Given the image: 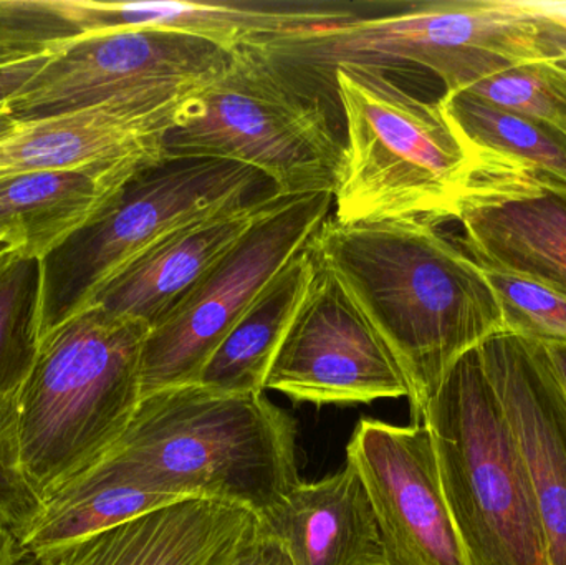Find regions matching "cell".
I'll use <instances>...</instances> for the list:
<instances>
[{"label":"cell","instance_id":"3957f363","mask_svg":"<svg viewBox=\"0 0 566 565\" xmlns=\"http://www.w3.org/2000/svg\"><path fill=\"white\" fill-rule=\"evenodd\" d=\"M149 327L105 311L80 312L42 335L15 394L20 464L42 503L118 447L142 404Z\"/></svg>","mask_w":566,"mask_h":565},{"label":"cell","instance_id":"8fae6325","mask_svg":"<svg viewBox=\"0 0 566 565\" xmlns=\"http://www.w3.org/2000/svg\"><path fill=\"white\" fill-rule=\"evenodd\" d=\"M265 390L313 405L409 398L398 362L338 279L318 262L308 294L275 355Z\"/></svg>","mask_w":566,"mask_h":565},{"label":"cell","instance_id":"1f68e13d","mask_svg":"<svg viewBox=\"0 0 566 565\" xmlns=\"http://www.w3.org/2000/svg\"><path fill=\"white\" fill-rule=\"evenodd\" d=\"M542 345V344H541ZM547 355L552 370L557 375L562 388L566 394V345H542Z\"/></svg>","mask_w":566,"mask_h":565},{"label":"cell","instance_id":"484cf974","mask_svg":"<svg viewBox=\"0 0 566 565\" xmlns=\"http://www.w3.org/2000/svg\"><path fill=\"white\" fill-rule=\"evenodd\" d=\"M461 92L558 129L566 125V93L555 82L551 63L505 70Z\"/></svg>","mask_w":566,"mask_h":565},{"label":"cell","instance_id":"6da1fadb","mask_svg":"<svg viewBox=\"0 0 566 565\" xmlns=\"http://www.w3.org/2000/svg\"><path fill=\"white\" fill-rule=\"evenodd\" d=\"M306 245L398 362L416 423L458 362L507 334L481 265L439 222L328 216Z\"/></svg>","mask_w":566,"mask_h":565},{"label":"cell","instance_id":"ac0fdd59","mask_svg":"<svg viewBox=\"0 0 566 565\" xmlns=\"http://www.w3.org/2000/svg\"><path fill=\"white\" fill-rule=\"evenodd\" d=\"M285 199L269 191L189 222L126 265L93 305L143 322L151 331Z\"/></svg>","mask_w":566,"mask_h":565},{"label":"cell","instance_id":"603a6c76","mask_svg":"<svg viewBox=\"0 0 566 565\" xmlns=\"http://www.w3.org/2000/svg\"><path fill=\"white\" fill-rule=\"evenodd\" d=\"M472 156H499L532 166L566 185V135L548 123L505 112L465 92L438 100Z\"/></svg>","mask_w":566,"mask_h":565},{"label":"cell","instance_id":"5bb4252c","mask_svg":"<svg viewBox=\"0 0 566 565\" xmlns=\"http://www.w3.org/2000/svg\"><path fill=\"white\" fill-rule=\"evenodd\" d=\"M66 20L85 33L158 29L188 33L232 52L245 43L319 32L398 9L401 0H55Z\"/></svg>","mask_w":566,"mask_h":565},{"label":"cell","instance_id":"836d02e7","mask_svg":"<svg viewBox=\"0 0 566 565\" xmlns=\"http://www.w3.org/2000/svg\"><path fill=\"white\" fill-rule=\"evenodd\" d=\"M29 56H35V53H30L22 49H13V46L2 45V43H0V66L29 59Z\"/></svg>","mask_w":566,"mask_h":565},{"label":"cell","instance_id":"44dd1931","mask_svg":"<svg viewBox=\"0 0 566 565\" xmlns=\"http://www.w3.org/2000/svg\"><path fill=\"white\" fill-rule=\"evenodd\" d=\"M316 271L308 245L296 252L235 322L199 375L221 394H264L265 380Z\"/></svg>","mask_w":566,"mask_h":565},{"label":"cell","instance_id":"5b68a950","mask_svg":"<svg viewBox=\"0 0 566 565\" xmlns=\"http://www.w3.org/2000/svg\"><path fill=\"white\" fill-rule=\"evenodd\" d=\"M258 43L328 92L343 63H411L454 93L505 70L566 60V27L534 2L502 0H402L381 15Z\"/></svg>","mask_w":566,"mask_h":565},{"label":"cell","instance_id":"8d00e7d4","mask_svg":"<svg viewBox=\"0 0 566 565\" xmlns=\"http://www.w3.org/2000/svg\"><path fill=\"white\" fill-rule=\"evenodd\" d=\"M560 132H564L566 135V125L564 126V128H560Z\"/></svg>","mask_w":566,"mask_h":565},{"label":"cell","instance_id":"e0dca14e","mask_svg":"<svg viewBox=\"0 0 566 565\" xmlns=\"http://www.w3.org/2000/svg\"><path fill=\"white\" fill-rule=\"evenodd\" d=\"M186 100H113L19 122L0 139V176L163 158V136Z\"/></svg>","mask_w":566,"mask_h":565},{"label":"cell","instance_id":"30bf717a","mask_svg":"<svg viewBox=\"0 0 566 565\" xmlns=\"http://www.w3.org/2000/svg\"><path fill=\"white\" fill-rule=\"evenodd\" d=\"M231 55L218 43L172 30L85 33L56 49L9 108L17 122H30L113 100L189 98Z\"/></svg>","mask_w":566,"mask_h":565},{"label":"cell","instance_id":"277c9868","mask_svg":"<svg viewBox=\"0 0 566 565\" xmlns=\"http://www.w3.org/2000/svg\"><path fill=\"white\" fill-rule=\"evenodd\" d=\"M338 96L319 88L259 43L232 50L163 136V158H201L249 166L275 195L335 196L345 171Z\"/></svg>","mask_w":566,"mask_h":565},{"label":"cell","instance_id":"8992f818","mask_svg":"<svg viewBox=\"0 0 566 565\" xmlns=\"http://www.w3.org/2000/svg\"><path fill=\"white\" fill-rule=\"evenodd\" d=\"M333 79L345 135L333 218L455 221L475 159L439 102L412 95L378 66L343 63Z\"/></svg>","mask_w":566,"mask_h":565},{"label":"cell","instance_id":"4316f807","mask_svg":"<svg viewBox=\"0 0 566 565\" xmlns=\"http://www.w3.org/2000/svg\"><path fill=\"white\" fill-rule=\"evenodd\" d=\"M82 35L55 0H0V43L42 55Z\"/></svg>","mask_w":566,"mask_h":565},{"label":"cell","instance_id":"ffe728a7","mask_svg":"<svg viewBox=\"0 0 566 565\" xmlns=\"http://www.w3.org/2000/svg\"><path fill=\"white\" fill-rule=\"evenodd\" d=\"M259 520L295 565H388L375 510L352 464L316 483H300Z\"/></svg>","mask_w":566,"mask_h":565},{"label":"cell","instance_id":"7402d4cb","mask_svg":"<svg viewBox=\"0 0 566 565\" xmlns=\"http://www.w3.org/2000/svg\"><path fill=\"white\" fill-rule=\"evenodd\" d=\"M178 501L182 500L136 481L82 477L45 501L35 521L15 540L22 553H30L112 530Z\"/></svg>","mask_w":566,"mask_h":565},{"label":"cell","instance_id":"9a60e30c","mask_svg":"<svg viewBox=\"0 0 566 565\" xmlns=\"http://www.w3.org/2000/svg\"><path fill=\"white\" fill-rule=\"evenodd\" d=\"M541 511L552 565H566V394L544 347L514 334L478 348Z\"/></svg>","mask_w":566,"mask_h":565},{"label":"cell","instance_id":"d6a6232c","mask_svg":"<svg viewBox=\"0 0 566 565\" xmlns=\"http://www.w3.org/2000/svg\"><path fill=\"white\" fill-rule=\"evenodd\" d=\"M17 125H19V122H17L12 112H10L9 103H2V105H0V139L9 136L10 133L15 129Z\"/></svg>","mask_w":566,"mask_h":565},{"label":"cell","instance_id":"f1b7e54d","mask_svg":"<svg viewBox=\"0 0 566 565\" xmlns=\"http://www.w3.org/2000/svg\"><path fill=\"white\" fill-rule=\"evenodd\" d=\"M229 565H295L285 546L259 520L258 530L245 541Z\"/></svg>","mask_w":566,"mask_h":565},{"label":"cell","instance_id":"d4e9b609","mask_svg":"<svg viewBox=\"0 0 566 565\" xmlns=\"http://www.w3.org/2000/svg\"><path fill=\"white\" fill-rule=\"evenodd\" d=\"M509 334L542 345H566V295L531 279L485 269Z\"/></svg>","mask_w":566,"mask_h":565},{"label":"cell","instance_id":"4dcf8cb0","mask_svg":"<svg viewBox=\"0 0 566 565\" xmlns=\"http://www.w3.org/2000/svg\"><path fill=\"white\" fill-rule=\"evenodd\" d=\"M22 551L13 533L0 527V565H19Z\"/></svg>","mask_w":566,"mask_h":565},{"label":"cell","instance_id":"9c48e42d","mask_svg":"<svg viewBox=\"0 0 566 565\" xmlns=\"http://www.w3.org/2000/svg\"><path fill=\"white\" fill-rule=\"evenodd\" d=\"M332 205L333 196L323 192L285 199L149 331L143 348V398L198 384L216 348L283 265L308 244Z\"/></svg>","mask_w":566,"mask_h":565},{"label":"cell","instance_id":"cb8c5ba5","mask_svg":"<svg viewBox=\"0 0 566 565\" xmlns=\"http://www.w3.org/2000/svg\"><path fill=\"white\" fill-rule=\"evenodd\" d=\"M43 331L42 261L15 259L0 278V397L29 377Z\"/></svg>","mask_w":566,"mask_h":565},{"label":"cell","instance_id":"2e32d148","mask_svg":"<svg viewBox=\"0 0 566 565\" xmlns=\"http://www.w3.org/2000/svg\"><path fill=\"white\" fill-rule=\"evenodd\" d=\"M235 504L182 500L112 530L22 553L19 565H229L258 530Z\"/></svg>","mask_w":566,"mask_h":565},{"label":"cell","instance_id":"e575fe53","mask_svg":"<svg viewBox=\"0 0 566 565\" xmlns=\"http://www.w3.org/2000/svg\"><path fill=\"white\" fill-rule=\"evenodd\" d=\"M15 259H19L17 258L15 251H13L10 245L0 242V278H2L3 272L10 268V264H12Z\"/></svg>","mask_w":566,"mask_h":565},{"label":"cell","instance_id":"83f0119b","mask_svg":"<svg viewBox=\"0 0 566 565\" xmlns=\"http://www.w3.org/2000/svg\"><path fill=\"white\" fill-rule=\"evenodd\" d=\"M42 506L20 464L15 394L6 395L0 397V527L17 536L35 521Z\"/></svg>","mask_w":566,"mask_h":565},{"label":"cell","instance_id":"4fadbf2b","mask_svg":"<svg viewBox=\"0 0 566 565\" xmlns=\"http://www.w3.org/2000/svg\"><path fill=\"white\" fill-rule=\"evenodd\" d=\"M346 463L371 501L388 565H469L424 425L363 418L346 447Z\"/></svg>","mask_w":566,"mask_h":565},{"label":"cell","instance_id":"d6986e66","mask_svg":"<svg viewBox=\"0 0 566 565\" xmlns=\"http://www.w3.org/2000/svg\"><path fill=\"white\" fill-rule=\"evenodd\" d=\"M161 159L0 176V242L19 259L43 261L88 224L136 172Z\"/></svg>","mask_w":566,"mask_h":565},{"label":"cell","instance_id":"7c38bea8","mask_svg":"<svg viewBox=\"0 0 566 565\" xmlns=\"http://www.w3.org/2000/svg\"><path fill=\"white\" fill-rule=\"evenodd\" d=\"M455 206L465 251L481 268L566 295V185L499 156H475Z\"/></svg>","mask_w":566,"mask_h":565},{"label":"cell","instance_id":"ba28073f","mask_svg":"<svg viewBox=\"0 0 566 565\" xmlns=\"http://www.w3.org/2000/svg\"><path fill=\"white\" fill-rule=\"evenodd\" d=\"M274 191L238 163L163 158L136 172L108 205L43 259V331L95 304L105 285L156 242L219 209Z\"/></svg>","mask_w":566,"mask_h":565},{"label":"cell","instance_id":"52a82bcc","mask_svg":"<svg viewBox=\"0 0 566 565\" xmlns=\"http://www.w3.org/2000/svg\"><path fill=\"white\" fill-rule=\"evenodd\" d=\"M421 423L469 565H552L527 468L478 350L449 372Z\"/></svg>","mask_w":566,"mask_h":565},{"label":"cell","instance_id":"f546056e","mask_svg":"<svg viewBox=\"0 0 566 565\" xmlns=\"http://www.w3.org/2000/svg\"><path fill=\"white\" fill-rule=\"evenodd\" d=\"M52 53L29 56V59L0 66V105L15 98L35 79L36 73L45 66Z\"/></svg>","mask_w":566,"mask_h":565},{"label":"cell","instance_id":"7a4b0ae2","mask_svg":"<svg viewBox=\"0 0 566 565\" xmlns=\"http://www.w3.org/2000/svg\"><path fill=\"white\" fill-rule=\"evenodd\" d=\"M83 477L136 481L264 517L302 483L295 420L264 394L169 388L143 398L118 447Z\"/></svg>","mask_w":566,"mask_h":565},{"label":"cell","instance_id":"d590c367","mask_svg":"<svg viewBox=\"0 0 566 565\" xmlns=\"http://www.w3.org/2000/svg\"><path fill=\"white\" fill-rule=\"evenodd\" d=\"M551 72L554 75L555 82L566 93V60L565 62L551 63Z\"/></svg>","mask_w":566,"mask_h":565}]
</instances>
